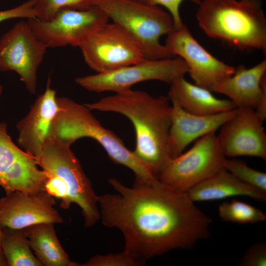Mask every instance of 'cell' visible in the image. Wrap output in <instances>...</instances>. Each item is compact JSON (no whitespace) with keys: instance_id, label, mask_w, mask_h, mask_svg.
<instances>
[{"instance_id":"1","label":"cell","mask_w":266,"mask_h":266,"mask_svg":"<svg viewBox=\"0 0 266 266\" xmlns=\"http://www.w3.org/2000/svg\"><path fill=\"white\" fill-rule=\"evenodd\" d=\"M117 193L98 196L100 219L122 233L124 251L140 266L177 249L189 250L209 237L212 220L187 192L173 189L158 179L134 180L128 187L115 178L108 180Z\"/></svg>"},{"instance_id":"2","label":"cell","mask_w":266,"mask_h":266,"mask_svg":"<svg viewBox=\"0 0 266 266\" xmlns=\"http://www.w3.org/2000/svg\"><path fill=\"white\" fill-rule=\"evenodd\" d=\"M167 96L154 97L131 89L84 105L90 110L122 114L132 123L136 144L133 151L137 159L158 178L170 157L168 137L172 106Z\"/></svg>"},{"instance_id":"3","label":"cell","mask_w":266,"mask_h":266,"mask_svg":"<svg viewBox=\"0 0 266 266\" xmlns=\"http://www.w3.org/2000/svg\"><path fill=\"white\" fill-rule=\"evenodd\" d=\"M197 19L209 37L240 50L266 51V19L261 7L242 0H202Z\"/></svg>"},{"instance_id":"4","label":"cell","mask_w":266,"mask_h":266,"mask_svg":"<svg viewBox=\"0 0 266 266\" xmlns=\"http://www.w3.org/2000/svg\"><path fill=\"white\" fill-rule=\"evenodd\" d=\"M60 109L53 120L51 136L71 145L83 137L97 141L114 163L134 173L135 180L149 183L156 178L113 132L105 128L84 104L66 97H57Z\"/></svg>"},{"instance_id":"5","label":"cell","mask_w":266,"mask_h":266,"mask_svg":"<svg viewBox=\"0 0 266 266\" xmlns=\"http://www.w3.org/2000/svg\"><path fill=\"white\" fill-rule=\"evenodd\" d=\"M92 6L104 12L130 36L145 59L175 57L160 42L162 36L176 29L171 15L160 6L136 0H94Z\"/></svg>"},{"instance_id":"6","label":"cell","mask_w":266,"mask_h":266,"mask_svg":"<svg viewBox=\"0 0 266 266\" xmlns=\"http://www.w3.org/2000/svg\"><path fill=\"white\" fill-rule=\"evenodd\" d=\"M70 146L51 136L46 140L35 160L42 170L64 180L68 188L69 203L79 206L85 227H91L100 219L98 196Z\"/></svg>"},{"instance_id":"7","label":"cell","mask_w":266,"mask_h":266,"mask_svg":"<svg viewBox=\"0 0 266 266\" xmlns=\"http://www.w3.org/2000/svg\"><path fill=\"white\" fill-rule=\"evenodd\" d=\"M227 157L219 146L215 133L204 135L187 152L169 157L158 177L164 185L187 192L224 168Z\"/></svg>"},{"instance_id":"8","label":"cell","mask_w":266,"mask_h":266,"mask_svg":"<svg viewBox=\"0 0 266 266\" xmlns=\"http://www.w3.org/2000/svg\"><path fill=\"white\" fill-rule=\"evenodd\" d=\"M187 72L186 64L179 57L156 60L145 59L111 71L78 77L75 82L90 91L117 93L130 90L133 85L145 81L158 80L170 84Z\"/></svg>"},{"instance_id":"9","label":"cell","mask_w":266,"mask_h":266,"mask_svg":"<svg viewBox=\"0 0 266 266\" xmlns=\"http://www.w3.org/2000/svg\"><path fill=\"white\" fill-rule=\"evenodd\" d=\"M108 16L92 6L82 9L63 8L49 21L36 18L27 22L37 38L48 48L79 47L91 34L108 22Z\"/></svg>"},{"instance_id":"10","label":"cell","mask_w":266,"mask_h":266,"mask_svg":"<svg viewBox=\"0 0 266 266\" xmlns=\"http://www.w3.org/2000/svg\"><path fill=\"white\" fill-rule=\"evenodd\" d=\"M87 65L97 73L111 71L145 60L135 41L114 23H106L79 47Z\"/></svg>"},{"instance_id":"11","label":"cell","mask_w":266,"mask_h":266,"mask_svg":"<svg viewBox=\"0 0 266 266\" xmlns=\"http://www.w3.org/2000/svg\"><path fill=\"white\" fill-rule=\"evenodd\" d=\"M47 47L27 22L17 23L0 38V71H14L28 91L36 93L37 70Z\"/></svg>"},{"instance_id":"12","label":"cell","mask_w":266,"mask_h":266,"mask_svg":"<svg viewBox=\"0 0 266 266\" xmlns=\"http://www.w3.org/2000/svg\"><path fill=\"white\" fill-rule=\"evenodd\" d=\"M165 46L184 61L195 84L209 90L235 72V67L219 60L204 49L185 24L167 35Z\"/></svg>"},{"instance_id":"13","label":"cell","mask_w":266,"mask_h":266,"mask_svg":"<svg viewBox=\"0 0 266 266\" xmlns=\"http://www.w3.org/2000/svg\"><path fill=\"white\" fill-rule=\"evenodd\" d=\"M35 159L17 146L0 123V186L6 193L20 191L33 193L44 189L47 179Z\"/></svg>"},{"instance_id":"14","label":"cell","mask_w":266,"mask_h":266,"mask_svg":"<svg viewBox=\"0 0 266 266\" xmlns=\"http://www.w3.org/2000/svg\"><path fill=\"white\" fill-rule=\"evenodd\" d=\"M263 122L252 108H236L220 128L218 143L225 156H247L266 159V134Z\"/></svg>"},{"instance_id":"15","label":"cell","mask_w":266,"mask_h":266,"mask_svg":"<svg viewBox=\"0 0 266 266\" xmlns=\"http://www.w3.org/2000/svg\"><path fill=\"white\" fill-rule=\"evenodd\" d=\"M55 204L54 197L45 190L7 192L0 199V227L19 230L41 223H61L63 220Z\"/></svg>"},{"instance_id":"16","label":"cell","mask_w":266,"mask_h":266,"mask_svg":"<svg viewBox=\"0 0 266 266\" xmlns=\"http://www.w3.org/2000/svg\"><path fill=\"white\" fill-rule=\"evenodd\" d=\"M49 77L44 93L31 106L28 114L16 124L17 143L35 160L39 155L46 140L51 136V127L60 107L56 91L50 86Z\"/></svg>"},{"instance_id":"17","label":"cell","mask_w":266,"mask_h":266,"mask_svg":"<svg viewBox=\"0 0 266 266\" xmlns=\"http://www.w3.org/2000/svg\"><path fill=\"white\" fill-rule=\"evenodd\" d=\"M171 123L168 137V151L170 158H175L197 139L220 129L232 117L236 108L219 113L200 116L183 110L177 104L172 103Z\"/></svg>"},{"instance_id":"18","label":"cell","mask_w":266,"mask_h":266,"mask_svg":"<svg viewBox=\"0 0 266 266\" xmlns=\"http://www.w3.org/2000/svg\"><path fill=\"white\" fill-rule=\"evenodd\" d=\"M266 60L249 68L239 66L231 76L210 91L227 96L236 108L255 109L266 91Z\"/></svg>"},{"instance_id":"19","label":"cell","mask_w":266,"mask_h":266,"mask_svg":"<svg viewBox=\"0 0 266 266\" xmlns=\"http://www.w3.org/2000/svg\"><path fill=\"white\" fill-rule=\"evenodd\" d=\"M167 98L190 114L205 116L229 111L236 108L230 99H220L208 89L193 84L180 77L171 83Z\"/></svg>"},{"instance_id":"20","label":"cell","mask_w":266,"mask_h":266,"mask_svg":"<svg viewBox=\"0 0 266 266\" xmlns=\"http://www.w3.org/2000/svg\"><path fill=\"white\" fill-rule=\"evenodd\" d=\"M187 193L194 202L239 196L259 201L266 200V192L241 181L224 168L196 185Z\"/></svg>"},{"instance_id":"21","label":"cell","mask_w":266,"mask_h":266,"mask_svg":"<svg viewBox=\"0 0 266 266\" xmlns=\"http://www.w3.org/2000/svg\"><path fill=\"white\" fill-rule=\"evenodd\" d=\"M53 223H41L24 229L36 257L45 266H79L71 261L61 246Z\"/></svg>"},{"instance_id":"22","label":"cell","mask_w":266,"mask_h":266,"mask_svg":"<svg viewBox=\"0 0 266 266\" xmlns=\"http://www.w3.org/2000/svg\"><path fill=\"white\" fill-rule=\"evenodd\" d=\"M1 228L0 248L8 266H43L32 253L24 229Z\"/></svg>"},{"instance_id":"23","label":"cell","mask_w":266,"mask_h":266,"mask_svg":"<svg viewBox=\"0 0 266 266\" xmlns=\"http://www.w3.org/2000/svg\"><path fill=\"white\" fill-rule=\"evenodd\" d=\"M218 213L223 221L239 224H256L266 220V215L262 210L235 199L220 204Z\"/></svg>"},{"instance_id":"24","label":"cell","mask_w":266,"mask_h":266,"mask_svg":"<svg viewBox=\"0 0 266 266\" xmlns=\"http://www.w3.org/2000/svg\"><path fill=\"white\" fill-rule=\"evenodd\" d=\"M224 168L241 181L266 192V174L237 159H226Z\"/></svg>"},{"instance_id":"25","label":"cell","mask_w":266,"mask_h":266,"mask_svg":"<svg viewBox=\"0 0 266 266\" xmlns=\"http://www.w3.org/2000/svg\"><path fill=\"white\" fill-rule=\"evenodd\" d=\"M94 0H35L34 10L36 18L42 21L51 20L63 8L82 9L92 6Z\"/></svg>"},{"instance_id":"26","label":"cell","mask_w":266,"mask_h":266,"mask_svg":"<svg viewBox=\"0 0 266 266\" xmlns=\"http://www.w3.org/2000/svg\"><path fill=\"white\" fill-rule=\"evenodd\" d=\"M81 266H137L139 263L125 251L118 253L97 255L91 257Z\"/></svg>"},{"instance_id":"27","label":"cell","mask_w":266,"mask_h":266,"mask_svg":"<svg viewBox=\"0 0 266 266\" xmlns=\"http://www.w3.org/2000/svg\"><path fill=\"white\" fill-rule=\"evenodd\" d=\"M238 265L240 266H266V243L259 242L253 245L242 257Z\"/></svg>"},{"instance_id":"28","label":"cell","mask_w":266,"mask_h":266,"mask_svg":"<svg viewBox=\"0 0 266 266\" xmlns=\"http://www.w3.org/2000/svg\"><path fill=\"white\" fill-rule=\"evenodd\" d=\"M142 3L152 6H163L171 15L176 29L180 28L184 24L182 21L179 12V7L185 0H136ZM199 4L201 0H190Z\"/></svg>"},{"instance_id":"29","label":"cell","mask_w":266,"mask_h":266,"mask_svg":"<svg viewBox=\"0 0 266 266\" xmlns=\"http://www.w3.org/2000/svg\"><path fill=\"white\" fill-rule=\"evenodd\" d=\"M35 2V0H28L13 8L0 11V23L10 19L36 18Z\"/></svg>"},{"instance_id":"30","label":"cell","mask_w":266,"mask_h":266,"mask_svg":"<svg viewBox=\"0 0 266 266\" xmlns=\"http://www.w3.org/2000/svg\"><path fill=\"white\" fill-rule=\"evenodd\" d=\"M0 266H8L7 261L0 248Z\"/></svg>"},{"instance_id":"31","label":"cell","mask_w":266,"mask_h":266,"mask_svg":"<svg viewBox=\"0 0 266 266\" xmlns=\"http://www.w3.org/2000/svg\"><path fill=\"white\" fill-rule=\"evenodd\" d=\"M242 0L252 3L253 4H255L256 5H257L260 7H261L262 2H263V0Z\"/></svg>"},{"instance_id":"32","label":"cell","mask_w":266,"mask_h":266,"mask_svg":"<svg viewBox=\"0 0 266 266\" xmlns=\"http://www.w3.org/2000/svg\"><path fill=\"white\" fill-rule=\"evenodd\" d=\"M1 236H2V231H1V227H0V249H1V248H0V242H1Z\"/></svg>"},{"instance_id":"33","label":"cell","mask_w":266,"mask_h":266,"mask_svg":"<svg viewBox=\"0 0 266 266\" xmlns=\"http://www.w3.org/2000/svg\"><path fill=\"white\" fill-rule=\"evenodd\" d=\"M3 91V87L1 85H0V96H1Z\"/></svg>"}]
</instances>
